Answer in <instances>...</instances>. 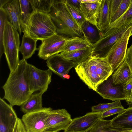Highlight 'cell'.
Here are the masks:
<instances>
[{
    "mask_svg": "<svg viewBox=\"0 0 132 132\" xmlns=\"http://www.w3.org/2000/svg\"><path fill=\"white\" fill-rule=\"evenodd\" d=\"M52 109L50 107L23 115L22 120L27 132H48L46 129V120Z\"/></svg>",
    "mask_w": 132,
    "mask_h": 132,
    "instance_id": "9c48e42d",
    "label": "cell"
},
{
    "mask_svg": "<svg viewBox=\"0 0 132 132\" xmlns=\"http://www.w3.org/2000/svg\"><path fill=\"white\" fill-rule=\"evenodd\" d=\"M110 1V0H102L97 24L101 32L109 25Z\"/></svg>",
    "mask_w": 132,
    "mask_h": 132,
    "instance_id": "603a6c76",
    "label": "cell"
},
{
    "mask_svg": "<svg viewBox=\"0 0 132 132\" xmlns=\"http://www.w3.org/2000/svg\"><path fill=\"white\" fill-rule=\"evenodd\" d=\"M72 120L71 115L65 109L52 110L46 119V130L48 132L64 130Z\"/></svg>",
    "mask_w": 132,
    "mask_h": 132,
    "instance_id": "8fae6325",
    "label": "cell"
},
{
    "mask_svg": "<svg viewBox=\"0 0 132 132\" xmlns=\"http://www.w3.org/2000/svg\"><path fill=\"white\" fill-rule=\"evenodd\" d=\"M123 89L126 95L125 100L129 107H132V78L124 85Z\"/></svg>",
    "mask_w": 132,
    "mask_h": 132,
    "instance_id": "836d02e7",
    "label": "cell"
},
{
    "mask_svg": "<svg viewBox=\"0 0 132 132\" xmlns=\"http://www.w3.org/2000/svg\"><path fill=\"white\" fill-rule=\"evenodd\" d=\"M75 68L80 78L89 88L96 92L99 85L113 72L105 58L91 55Z\"/></svg>",
    "mask_w": 132,
    "mask_h": 132,
    "instance_id": "7a4b0ae2",
    "label": "cell"
},
{
    "mask_svg": "<svg viewBox=\"0 0 132 132\" xmlns=\"http://www.w3.org/2000/svg\"><path fill=\"white\" fill-rule=\"evenodd\" d=\"M124 60L132 73V44L127 49Z\"/></svg>",
    "mask_w": 132,
    "mask_h": 132,
    "instance_id": "8d00e7d4",
    "label": "cell"
},
{
    "mask_svg": "<svg viewBox=\"0 0 132 132\" xmlns=\"http://www.w3.org/2000/svg\"><path fill=\"white\" fill-rule=\"evenodd\" d=\"M129 132H132V130H130Z\"/></svg>",
    "mask_w": 132,
    "mask_h": 132,
    "instance_id": "60d3db41",
    "label": "cell"
},
{
    "mask_svg": "<svg viewBox=\"0 0 132 132\" xmlns=\"http://www.w3.org/2000/svg\"><path fill=\"white\" fill-rule=\"evenodd\" d=\"M64 0H53L49 14L54 24L57 34L66 38L76 37L84 38L81 29L66 8Z\"/></svg>",
    "mask_w": 132,
    "mask_h": 132,
    "instance_id": "3957f363",
    "label": "cell"
},
{
    "mask_svg": "<svg viewBox=\"0 0 132 132\" xmlns=\"http://www.w3.org/2000/svg\"><path fill=\"white\" fill-rule=\"evenodd\" d=\"M111 76L113 83L116 85L123 86L132 78V73L125 60Z\"/></svg>",
    "mask_w": 132,
    "mask_h": 132,
    "instance_id": "ac0fdd59",
    "label": "cell"
},
{
    "mask_svg": "<svg viewBox=\"0 0 132 132\" xmlns=\"http://www.w3.org/2000/svg\"><path fill=\"white\" fill-rule=\"evenodd\" d=\"M64 2L71 16L78 26L81 28V26L86 20L80 8L68 3L66 0H64Z\"/></svg>",
    "mask_w": 132,
    "mask_h": 132,
    "instance_id": "f546056e",
    "label": "cell"
},
{
    "mask_svg": "<svg viewBox=\"0 0 132 132\" xmlns=\"http://www.w3.org/2000/svg\"><path fill=\"white\" fill-rule=\"evenodd\" d=\"M19 33L8 21L6 25L3 43L7 62L11 72L17 67L20 61L19 52L20 45Z\"/></svg>",
    "mask_w": 132,
    "mask_h": 132,
    "instance_id": "5b68a950",
    "label": "cell"
},
{
    "mask_svg": "<svg viewBox=\"0 0 132 132\" xmlns=\"http://www.w3.org/2000/svg\"><path fill=\"white\" fill-rule=\"evenodd\" d=\"M132 35L131 27L114 44L105 57L113 72L124 61L129 39Z\"/></svg>",
    "mask_w": 132,
    "mask_h": 132,
    "instance_id": "ba28073f",
    "label": "cell"
},
{
    "mask_svg": "<svg viewBox=\"0 0 132 132\" xmlns=\"http://www.w3.org/2000/svg\"><path fill=\"white\" fill-rule=\"evenodd\" d=\"M130 130L113 126L111 120L98 119L88 132H129Z\"/></svg>",
    "mask_w": 132,
    "mask_h": 132,
    "instance_id": "4316f807",
    "label": "cell"
},
{
    "mask_svg": "<svg viewBox=\"0 0 132 132\" xmlns=\"http://www.w3.org/2000/svg\"><path fill=\"white\" fill-rule=\"evenodd\" d=\"M120 100L108 103H100L92 107V112L102 113L112 108L118 107H122Z\"/></svg>",
    "mask_w": 132,
    "mask_h": 132,
    "instance_id": "1f68e13d",
    "label": "cell"
},
{
    "mask_svg": "<svg viewBox=\"0 0 132 132\" xmlns=\"http://www.w3.org/2000/svg\"><path fill=\"white\" fill-rule=\"evenodd\" d=\"M126 109L123 106L112 108L102 113L101 118L103 119L113 114H119L124 111Z\"/></svg>",
    "mask_w": 132,
    "mask_h": 132,
    "instance_id": "e575fe53",
    "label": "cell"
},
{
    "mask_svg": "<svg viewBox=\"0 0 132 132\" xmlns=\"http://www.w3.org/2000/svg\"><path fill=\"white\" fill-rule=\"evenodd\" d=\"M66 39L56 34L42 40L38 48V56L42 59L47 60L51 56L63 52Z\"/></svg>",
    "mask_w": 132,
    "mask_h": 132,
    "instance_id": "30bf717a",
    "label": "cell"
},
{
    "mask_svg": "<svg viewBox=\"0 0 132 132\" xmlns=\"http://www.w3.org/2000/svg\"><path fill=\"white\" fill-rule=\"evenodd\" d=\"M92 52V47H90L71 52H62L60 54L64 58L78 65L87 60Z\"/></svg>",
    "mask_w": 132,
    "mask_h": 132,
    "instance_id": "7402d4cb",
    "label": "cell"
},
{
    "mask_svg": "<svg viewBox=\"0 0 132 132\" xmlns=\"http://www.w3.org/2000/svg\"><path fill=\"white\" fill-rule=\"evenodd\" d=\"M122 0H110V21L120 6Z\"/></svg>",
    "mask_w": 132,
    "mask_h": 132,
    "instance_id": "d590c367",
    "label": "cell"
},
{
    "mask_svg": "<svg viewBox=\"0 0 132 132\" xmlns=\"http://www.w3.org/2000/svg\"><path fill=\"white\" fill-rule=\"evenodd\" d=\"M56 34V27L49 14L32 12L28 30L30 37L42 41Z\"/></svg>",
    "mask_w": 132,
    "mask_h": 132,
    "instance_id": "277c9868",
    "label": "cell"
},
{
    "mask_svg": "<svg viewBox=\"0 0 132 132\" xmlns=\"http://www.w3.org/2000/svg\"><path fill=\"white\" fill-rule=\"evenodd\" d=\"M111 75L99 85L96 92L104 99L112 101L125 100L126 98L123 89V86L114 85Z\"/></svg>",
    "mask_w": 132,
    "mask_h": 132,
    "instance_id": "4fadbf2b",
    "label": "cell"
},
{
    "mask_svg": "<svg viewBox=\"0 0 132 132\" xmlns=\"http://www.w3.org/2000/svg\"><path fill=\"white\" fill-rule=\"evenodd\" d=\"M66 1L68 3L73 5L80 8L81 0H66Z\"/></svg>",
    "mask_w": 132,
    "mask_h": 132,
    "instance_id": "f35d334b",
    "label": "cell"
},
{
    "mask_svg": "<svg viewBox=\"0 0 132 132\" xmlns=\"http://www.w3.org/2000/svg\"><path fill=\"white\" fill-rule=\"evenodd\" d=\"M46 60L48 69L62 78L64 75L68 74L72 68L77 65L75 62L64 58L60 53L51 56Z\"/></svg>",
    "mask_w": 132,
    "mask_h": 132,
    "instance_id": "9a60e30c",
    "label": "cell"
},
{
    "mask_svg": "<svg viewBox=\"0 0 132 132\" xmlns=\"http://www.w3.org/2000/svg\"><path fill=\"white\" fill-rule=\"evenodd\" d=\"M132 21V0L127 11L120 17L110 25L104 30L115 29Z\"/></svg>",
    "mask_w": 132,
    "mask_h": 132,
    "instance_id": "83f0119b",
    "label": "cell"
},
{
    "mask_svg": "<svg viewBox=\"0 0 132 132\" xmlns=\"http://www.w3.org/2000/svg\"><path fill=\"white\" fill-rule=\"evenodd\" d=\"M20 8V22L22 32L28 35V30L31 13L33 11L29 0H19Z\"/></svg>",
    "mask_w": 132,
    "mask_h": 132,
    "instance_id": "44dd1931",
    "label": "cell"
},
{
    "mask_svg": "<svg viewBox=\"0 0 132 132\" xmlns=\"http://www.w3.org/2000/svg\"><path fill=\"white\" fill-rule=\"evenodd\" d=\"M10 0H0V8L3 7L4 6L9 2Z\"/></svg>",
    "mask_w": 132,
    "mask_h": 132,
    "instance_id": "ab89813d",
    "label": "cell"
},
{
    "mask_svg": "<svg viewBox=\"0 0 132 132\" xmlns=\"http://www.w3.org/2000/svg\"><path fill=\"white\" fill-rule=\"evenodd\" d=\"M37 40L31 38L29 35H23L19 48V51L22 55L23 59L26 60L29 58L38 49L36 47Z\"/></svg>",
    "mask_w": 132,
    "mask_h": 132,
    "instance_id": "cb8c5ba5",
    "label": "cell"
},
{
    "mask_svg": "<svg viewBox=\"0 0 132 132\" xmlns=\"http://www.w3.org/2000/svg\"><path fill=\"white\" fill-rule=\"evenodd\" d=\"M13 132H27L21 119L18 118Z\"/></svg>",
    "mask_w": 132,
    "mask_h": 132,
    "instance_id": "74e56055",
    "label": "cell"
},
{
    "mask_svg": "<svg viewBox=\"0 0 132 132\" xmlns=\"http://www.w3.org/2000/svg\"><path fill=\"white\" fill-rule=\"evenodd\" d=\"M33 11L49 13L53 0H29Z\"/></svg>",
    "mask_w": 132,
    "mask_h": 132,
    "instance_id": "f1b7e54d",
    "label": "cell"
},
{
    "mask_svg": "<svg viewBox=\"0 0 132 132\" xmlns=\"http://www.w3.org/2000/svg\"><path fill=\"white\" fill-rule=\"evenodd\" d=\"M13 106L0 98V132H13L17 119Z\"/></svg>",
    "mask_w": 132,
    "mask_h": 132,
    "instance_id": "5bb4252c",
    "label": "cell"
},
{
    "mask_svg": "<svg viewBox=\"0 0 132 132\" xmlns=\"http://www.w3.org/2000/svg\"><path fill=\"white\" fill-rule=\"evenodd\" d=\"M28 64L26 60H20L17 67L10 72L2 86L4 92V98L12 106H20L32 94L28 77Z\"/></svg>",
    "mask_w": 132,
    "mask_h": 132,
    "instance_id": "6da1fadb",
    "label": "cell"
},
{
    "mask_svg": "<svg viewBox=\"0 0 132 132\" xmlns=\"http://www.w3.org/2000/svg\"><path fill=\"white\" fill-rule=\"evenodd\" d=\"M102 113H87L83 116L72 119L64 132H88L99 119Z\"/></svg>",
    "mask_w": 132,
    "mask_h": 132,
    "instance_id": "7c38bea8",
    "label": "cell"
},
{
    "mask_svg": "<svg viewBox=\"0 0 132 132\" xmlns=\"http://www.w3.org/2000/svg\"><path fill=\"white\" fill-rule=\"evenodd\" d=\"M81 28L85 38L92 45L96 43L101 37L102 32L96 26L85 21Z\"/></svg>",
    "mask_w": 132,
    "mask_h": 132,
    "instance_id": "d4e9b609",
    "label": "cell"
},
{
    "mask_svg": "<svg viewBox=\"0 0 132 132\" xmlns=\"http://www.w3.org/2000/svg\"><path fill=\"white\" fill-rule=\"evenodd\" d=\"M8 16L9 21L21 35L20 8L19 0L10 1L3 7Z\"/></svg>",
    "mask_w": 132,
    "mask_h": 132,
    "instance_id": "e0dca14e",
    "label": "cell"
},
{
    "mask_svg": "<svg viewBox=\"0 0 132 132\" xmlns=\"http://www.w3.org/2000/svg\"><path fill=\"white\" fill-rule=\"evenodd\" d=\"M9 18L3 7L0 8V57L4 53L3 40L5 27Z\"/></svg>",
    "mask_w": 132,
    "mask_h": 132,
    "instance_id": "4dcf8cb0",
    "label": "cell"
},
{
    "mask_svg": "<svg viewBox=\"0 0 132 132\" xmlns=\"http://www.w3.org/2000/svg\"><path fill=\"white\" fill-rule=\"evenodd\" d=\"M50 69L42 70L32 65L28 64L27 75L31 93L39 91L45 92L52 80V74Z\"/></svg>",
    "mask_w": 132,
    "mask_h": 132,
    "instance_id": "52a82bcc",
    "label": "cell"
},
{
    "mask_svg": "<svg viewBox=\"0 0 132 132\" xmlns=\"http://www.w3.org/2000/svg\"><path fill=\"white\" fill-rule=\"evenodd\" d=\"M111 120L114 126L132 130V107H129Z\"/></svg>",
    "mask_w": 132,
    "mask_h": 132,
    "instance_id": "ffe728a7",
    "label": "cell"
},
{
    "mask_svg": "<svg viewBox=\"0 0 132 132\" xmlns=\"http://www.w3.org/2000/svg\"><path fill=\"white\" fill-rule=\"evenodd\" d=\"M43 91L32 94L29 98L20 106L21 111L24 114L36 112L43 108L42 106V95Z\"/></svg>",
    "mask_w": 132,
    "mask_h": 132,
    "instance_id": "d6986e66",
    "label": "cell"
},
{
    "mask_svg": "<svg viewBox=\"0 0 132 132\" xmlns=\"http://www.w3.org/2000/svg\"><path fill=\"white\" fill-rule=\"evenodd\" d=\"M102 0H81L80 10L86 21L97 27Z\"/></svg>",
    "mask_w": 132,
    "mask_h": 132,
    "instance_id": "2e32d148",
    "label": "cell"
},
{
    "mask_svg": "<svg viewBox=\"0 0 132 132\" xmlns=\"http://www.w3.org/2000/svg\"><path fill=\"white\" fill-rule=\"evenodd\" d=\"M131 27L132 21L119 28L103 31L101 38L93 45L91 55L105 58L113 45Z\"/></svg>",
    "mask_w": 132,
    "mask_h": 132,
    "instance_id": "8992f818",
    "label": "cell"
},
{
    "mask_svg": "<svg viewBox=\"0 0 132 132\" xmlns=\"http://www.w3.org/2000/svg\"><path fill=\"white\" fill-rule=\"evenodd\" d=\"M92 45L84 38L79 37L66 38L63 52H69L88 47Z\"/></svg>",
    "mask_w": 132,
    "mask_h": 132,
    "instance_id": "484cf974",
    "label": "cell"
},
{
    "mask_svg": "<svg viewBox=\"0 0 132 132\" xmlns=\"http://www.w3.org/2000/svg\"><path fill=\"white\" fill-rule=\"evenodd\" d=\"M131 0H122L118 9L111 19L109 25L120 17L125 12L129 6Z\"/></svg>",
    "mask_w": 132,
    "mask_h": 132,
    "instance_id": "d6a6232c",
    "label": "cell"
}]
</instances>
